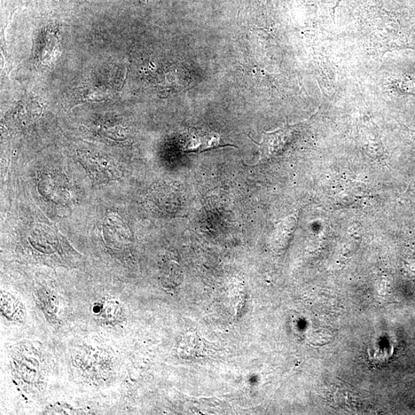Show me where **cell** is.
I'll return each instance as SVG.
<instances>
[{"instance_id": "3", "label": "cell", "mask_w": 415, "mask_h": 415, "mask_svg": "<svg viewBox=\"0 0 415 415\" xmlns=\"http://www.w3.org/2000/svg\"><path fill=\"white\" fill-rule=\"evenodd\" d=\"M80 160L97 182L107 183L121 177V167L113 160L91 154H83Z\"/></svg>"}, {"instance_id": "9", "label": "cell", "mask_w": 415, "mask_h": 415, "mask_svg": "<svg viewBox=\"0 0 415 415\" xmlns=\"http://www.w3.org/2000/svg\"><path fill=\"white\" fill-rule=\"evenodd\" d=\"M161 281L163 288L169 289V291H175L181 283V272L178 269V264L171 258L162 264Z\"/></svg>"}, {"instance_id": "10", "label": "cell", "mask_w": 415, "mask_h": 415, "mask_svg": "<svg viewBox=\"0 0 415 415\" xmlns=\"http://www.w3.org/2000/svg\"><path fill=\"white\" fill-rule=\"evenodd\" d=\"M326 1L328 4L330 5L331 9L333 11V15H334V12L336 8L339 6V3L342 1V0H326Z\"/></svg>"}, {"instance_id": "7", "label": "cell", "mask_w": 415, "mask_h": 415, "mask_svg": "<svg viewBox=\"0 0 415 415\" xmlns=\"http://www.w3.org/2000/svg\"><path fill=\"white\" fill-rule=\"evenodd\" d=\"M93 311L108 324L120 322L122 316L121 304L115 300L107 299L94 305Z\"/></svg>"}, {"instance_id": "2", "label": "cell", "mask_w": 415, "mask_h": 415, "mask_svg": "<svg viewBox=\"0 0 415 415\" xmlns=\"http://www.w3.org/2000/svg\"><path fill=\"white\" fill-rule=\"evenodd\" d=\"M34 351L22 346L13 356L15 378L29 390L40 388L44 376L41 356Z\"/></svg>"}, {"instance_id": "8", "label": "cell", "mask_w": 415, "mask_h": 415, "mask_svg": "<svg viewBox=\"0 0 415 415\" xmlns=\"http://www.w3.org/2000/svg\"><path fill=\"white\" fill-rule=\"evenodd\" d=\"M1 310L4 316L12 322H22L25 313L22 304L11 294L1 293Z\"/></svg>"}, {"instance_id": "5", "label": "cell", "mask_w": 415, "mask_h": 415, "mask_svg": "<svg viewBox=\"0 0 415 415\" xmlns=\"http://www.w3.org/2000/svg\"><path fill=\"white\" fill-rule=\"evenodd\" d=\"M178 354L186 360L206 358L209 354V346L197 334L188 333L178 342Z\"/></svg>"}, {"instance_id": "4", "label": "cell", "mask_w": 415, "mask_h": 415, "mask_svg": "<svg viewBox=\"0 0 415 415\" xmlns=\"http://www.w3.org/2000/svg\"><path fill=\"white\" fill-rule=\"evenodd\" d=\"M218 135L213 132L193 129L188 130L179 139V146L184 152H202L219 146Z\"/></svg>"}, {"instance_id": "1", "label": "cell", "mask_w": 415, "mask_h": 415, "mask_svg": "<svg viewBox=\"0 0 415 415\" xmlns=\"http://www.w3.org/2000/svg\"><path fill=\"white\" fill-rule=\"evenodd\" d=\"M22 255L30 262L50 267H74L81 255L70 246L56 225L40 218L23 224L20 234Z\"/></svg>"}, {"instance_id": "6", "label": "cell", "mask_w": 415, "mask_h": 415, "mask_svg": "<svg viewBox=\"0 0 415 415\" xmlns=\"http://www.w3.org/2000/svg\"><path fill=\"white\" fill-rule=\"evenodd\" d=\"M121 218L116 216H108L104 224V237L109 248L120 252L125 244H127V237H125Z\"/></svg>"}]
</instances>
